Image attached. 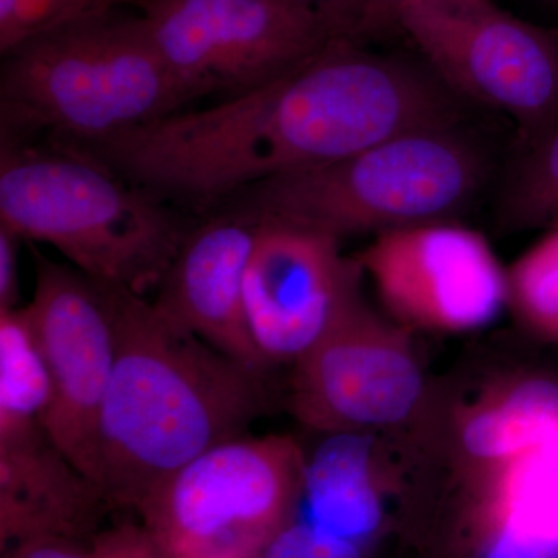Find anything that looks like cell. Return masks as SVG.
<instances>
[{"mask_svg":"<svg viewBox=\"0 0 558 558\" xmlns=\"http://www.w3.org/2000/svg\"><path fill=\"white\" fill-rule=\"evenodd\" d=\"M459 110L457 95L425 62L374 53L343 36L250 94L64 145L165 201L208 209L266 180L450 123Z\"/></svg>","mask_w":558,"mask_h":558,"instance_id":"1","label":"cell"},{"mask_svg":"<svg viewBox=\"0 0 558 558\" xmlns=\"http://www.w3.org/2000/svg\"><path fill=\"white\" fill-rule=\"evenodd\" d=\"M116 365L100 417V488L137 512L157 484L240 438L266 405L263 373L230 357L145 296L113 288Z\"/></svg>","mask_w":558,"mask_h":558,"instance_id":"2","label":"cell"},{"mask_svg":"<svg viewBox=\"0 0 558 558\" xmlns=\"http://www.w3.org/2000/svg\"><path fill=\"white\" fill-rule=\"evenodd\" d=\"M0 226L138 296L160 288L193 227L163 197L78 150L2 140Z\"/></svg>","mask_w":558,"mask_h":558,"instance_id":"3","label":"cell"},{"mask_svg":"<svg viewBox=\"0 0 558 558\" xmlns=\"http://www.w3.org/2000/svg\"><path fill=\"white\" fill-rule=\"evenodd\" d=\"M196 100L165 62L140 16L87 17L3 54L2 140L50 132L94 142L145 126Z\"/></svg>","mask_w":558,"mask_h":558,"instance_id":"4","label":"cell"},{"mask_svg":"<svg viewBox=\"0 0 558 558\" xmlns=\"http://www.w3.org/2000/svg\"><path fill=\"white\" fill-rule=\"evenodd\" d=\"M488 174L486 148L453 121L402 132L326 167L266 180L223 204L341 240L454 220L478 199Z\"/></svg>","mask_w":558,"mask_h":558,"instance_id":"5","label":"cell"},{"mask_svg":"<svg viewBox=\"0 0 558 558\" xmlns=\"http://www.w3.org/2000/svg\"><path fill=\"white\" fill-rule=\"evenodd\" d=\"M161 58L196 98L241 97L352 38L347 0H137Z\"/></svg>","mask_w":558,"mask_h":558,"instance_id":"6","label":"cell"},{"mask_svg":"<svg viewBox=\"0 0 558 558\" xmlns=\"http://www.w3.org/2000/svg\"><path fill=\"white\" fill-rule=\"evenodd\" d=\"M306 462L286 436H240L175 470L137 513L172 558L258 556L295 519Z\"/></svg>","mask_w":558,"mask_h":558,"instance_id":"7","label":"cell"},{"mask_svg":"<svg viewBox=\"0 0 558 558\" xmlns=\"http://www.w3.org/2000/svg\"><path fill=\"white\" fill-rule=\"evenodd\" d=\"M398 25L458 98L508 116L520 145L558 116V28L495 0H427L403 10Z\"/></svg>","mask_w":558,"mask_h":558,"instance_id":"8","label":"cell"},{"mask_svg":"<svg viewBox=\"0 0 558 558\" xmlns=\"http://www.w3.org/2000/svg\"><path fill=\"white\" fill-rule=\"evenodd\" d=\"M28 304L53 384L47 433L69 461L100 487V417L116 365L113 288L33 250Z\"/></svg>","mask_w":558,"mask_h":558,"instance_id":"9","label":"cell"},{"mask_svg":"<svg viewBox=\"0 0 558 558\" xmlns=\"http://www.w3.org/2000/svg\"><path fill=\"white\" fill-rule=\"evenodd\" d=\"M355 259L389 314L410 328L464 332L509 303L508 271L490 244L454 220L385 231Z\"/></svg>","mask_w":558,"mask_h":558,"instance_id":"10","label":"cell"},{"mask_svg":"<svg viewBox=\"0 0 558 558\" xmlns=\"http://www.w3.org/2000/svg\"><path fill=\"white\" fill-rule=\"evenodd\" d=\"M422 374L405 332L354 301L293 363L290 410L301 424L339 435L405 421Z\"/></svg>","mask_w":558,"mask_h":558,"instance_id":"11","label":"cell"},{"mask_svg":"<svg viewBox=\"0 0 558 558\" xmlns=\"http://www.w3.org/2000/svg\"><path fill=\"white\" fill-rule=\"evenodd\" d=\"M244 275L250 333L267 365L295 363L360 299L357 259L339 238L258 219Z\"/></svg>","mask_w":558,"mask_h":558,"instance_id":"12","label":"cell"},{"mask_svg":"<svg viewBox=\"0 0 558 558\" xmlns=\"http://www.w3.org/2000/svg\"><path fill=\"white\" fill-rule=\"evenodd\" d=\"M258 223L226 208L193 227L154 303L211 347L264 373L269 365L250 333L244 304L245 267Z\"/></svg>","mask_w":558,"mask_h":558,"instance_id":"13","label":"cell"},{"mask_svg":"<svg viewBox=\"0 0 558 558\" xmlns=\"http://www.w3.org/2000/svg\"><path fill=\"white\" fill-rule=\"evenodd\" d=\"M110 510L49 433L0 444V549L38 538L94 539Z\"/></svg>","mask_w":558,"mask_h":558,"instance_id":"14","label":"cell"},{"mask_svg":"<svg viewBox=\"0 0 558 558\" xmlns=\"http://www.w3.org/2000/svg\"><path fill=\"white\" fill-rule=\"evenodd\" d=\"M488 558H558V442L501 465Z\"/></svg>","mask_w":558,"mask_h":558,"instance_id":"15","label":"cell"},{"mask_svg":"<svg viewBox=\"0 0 558 558\" xmlns=\"http://www.w3.org/2000/svg\"><path fill=\"white\" fill-rule=\"evenodd\" d=\"M312 523L359 543L381 521L371 447L357 433L332 435L306 462L303 495Z\"/></svg>","mask_w":558,"mask_h":558,"instance_id":"16","label":"cell"},{"mask_svg":"<svg viewBox=\"0 0 558 558\" xmlns=\"http://www.w3.org/2000/svg\"><path fill=\"white\" fill-rule=\"evenodd\" d=\"M462 444L473 458L502 465L558 442V384L527 379L473 410L462 425Z\"/></svg>","mask_w":558,"mask_h":558,"instance_id":"17","label":"cell"},{"mask_svg":"<svg viewBox=\"0 0 558 558\" xmlns=\"http://www.w3.org/2000/svg\"><path fill=\"white\" fill-rule=\"evenodd\" d=\"M53 384L31 310L0 311V444L47 432Z\"/></svg>","mask_w":558,"mask_h":558,"instance_id":"18","label":"cell"},{"mask_svg":"<svg viewBox=\"0 0 558 558\" xmlns=\"http://www.w3.org/2000/svg\"><path fill=\"white\" fill-rule=\"evenodd\" d=\"M499 194V218L512 229L558 226V116L520 145Z\"/></svg>","mask_w":558,"mask_h":558,"instance_id":"19","label":"cell"},{"mask_svg":"<svg viewBox=\"0 0 558 558\" xmlns=\"http://www.w3.org/2000/svg\"><path fill=\"white\" fill-rule=\"evenodd\" d=\"M509 303L532 329L558 339V226L508 270Z\"/></svg>","mask_w":558,"mask_h":558,"instance_id":"20","label":"cell"},{"mask_svg":"<svg viewBox=\"0 0 558 558\" xmlns=\"http://www.w3.org/2000/svg\"><path fill=\"white\" fill-rule=\"evenodd\" d=\"M137 0H0V53L25 40L101 14Z\"/></svg>","mask_w":558,"mask_h":558,"instance_id":"21","label":"cell"},{"mask_svg":"<svg viewBox=\"0 0 558 558\" xmlns=\"http://www.w3.org/2000/svg\"><path fill=\"white\" fill-rule=\"evenodd\" d=\"M256 558H365L359 543L310 520L293 519L267 539Z\"/></svg>","mask_w":558,"mask_h":558,"instance_id":"22","label":"cell"},{"mask_svg":"<svg viewBox=\"0 0 558 558\" xmlns=\"http://www.w3.org/2000/svg\"><path fill=\"white\" fill-rule=\"evenodd\" d=\"M92 558H172L143 523H121L98 532Z\"/></svg>","mask_w":558,"mask_h":558,"instance_id":"23","label":"cell"},{"mask_svg":"<svg viewBox=\"0 0 558 558\" xmlns=\"http://www.w3.org/2000/svg\"><path fill=\"white\" fill-rule=\"evenodd\" d=\"M427 0H348L354 17V39L363 33L376 32L387 25H398L399 14L409 7Z\"/></svg>","mask_w":558,"mask_h":558,"instance_id":"24","label":"cell"},{"mask_svg":"<svg viewBox=\"0 0 558 558\" xmlns=\"http://www.w3.org/2000/svg\"><path fill=\"white\" fill-rule=\"evenodd\" d=\"M2 558H92L90 543L70 538H38L3 550Z\"/></svg>","mask_w":558,"mask_h":558,"instance_id":"25","label":"cell"},{"mask_svg":"<svg viewBox=\"0 0 558 558\" xmlns=\"http://www.w3.org/2000/svg\"><path fill=\"white\" fill-rule=\"evenodd\" d=\"M21 241L13 231L0 226V311L17 307V292H20L17 252H20Z\"/></svg>","mask_w":558,"mask_h":558,"instance_id":"26","label":"cell"},{"mask_svg":"<svg viewBox=\"0 0 558 558\" xmlns=\"http://www.w3.org/2000/svg\"><path fill=\"white\" fill-rule=\"evenodd\" d=\"M183 558H256V556H241V554H205V556H193Z\"/></svg>","mask_w":558,"mask_h":558,"instance_id":"27","label":"cell"},{"mask_svg":"<svg viewBox=\"0 0 558 558\" xmlns=\"http://www.w3.org/2000/svg\"><path fill=\"white\" fill-rule=\"evenodd\" d=\"M315 2H322V0H315Z\"/></svg>","mask_w":558,"mask_h":558,"instance_id":"28","label":"cell"},{"mask_svg":"<svg viewBox=\"0 0 558 558\" xmlns=\"http://www.w3.org/2000/svg\"><path fill=\"white\" fill-rule=\"evenodd\" d=\"M557 341H558V339H557Z\"/></svg>","mask_w":558,"mask_h":558,"instance_id":"29","label":"cell"}]
</instances>
